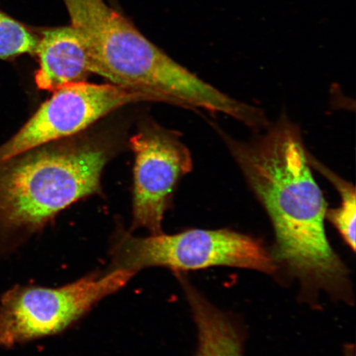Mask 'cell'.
Instances as JSON below:
<instances>
[{
    "label": "cell",
    "instance_id": "7c38bea8",
    "mask_svg": "<svg viewBox=\"0 0 356 356\" xmlns=\"http://www.w3.org/2000/svg\"><path fill=\"white\" fill-rule=\"evenodd\" d=\"M344 356H355V347L353 345H348L345 347Z\"/></svg>",
    "mask_w": 356,
    "mask_h": 356
},
{
    "label": "cell",
    "instance_id": "8992f818",
    "mask_svg": "<svg viewBox=\"0 0 356 356\" xmlns=\"http://www.w3.org/2000/svg\"><path fill=\"white\" fill-rule=\"evenodd\" d=\"M52 92L50 99L24 126L0 146V163L35 147L79 135L123 106L140 102H163L153 93L113 83L74 82Z\"/></svg>",
    "mask_w": 356,
    "mask_h": 356
},
{
    "label": "cell",
    "instance_id": "3957f363",
    "mask_svg": "<svg viewBox=\"0 0 356 356\" xmlns=\"http://www.w3.org/2000/svg\"><path fill=\"white\" fill-rule=\"evenodd\" d=\"M113 152L106 138L76 135L0 163V255L15 251L71 204L99 193Z\"/></svg>",
    "mask_w": 356,
    "mask_h": 356
},
{
    "label": "cell",
    "instance_id": "5b68a950",
    "mask_svg": "<svg viewBox=\"0 0 356 356\" xmlns=\"http://www.w3.org/2000/svg\"><path fill=\"white\" fill-rule=\"evenodd\" d=\"M135 275L111 270L59 288H12L0 300V346L12 348L63 332L97 302L122 289Z\"/></svg>",
    "mask_w": 356,
    "mask_h": 356
},
{
    "label": "cell",
    "instance_id": "8fae6325",
    "mask_svg": "<svg viewBox=\"0 0 356 356\" xmlns=\"http://www.w3.org/2000/svg\"><path fill=\"white\" fill-rule=\"evenodd\" d=\"M38 43V38L25 26L0 11V59L35 54Z\"/></svg>",
    "mask_w": 356,
    "mask_h": 356
},
{
    "label": "cell",
    "instance_id": "30bf717a",
    "mask_svg": "<svg viewBox=\"0 0 356 356\" xmlns=\"http://www.w3.org/2000/svg\"><path fill=\"white\" fill-rule=\"evenodd\" d=\"M312 166L318 168L335 186L341 197L339 207L327 211L326 219L331 222L345 243L355 252L356 193L355 186L325 168L309 154Z\"/></svg>",
    "mask_w": 356,
    "mask_h": 356
},
{
    "label": "cell",
    "instance_id": "277c9868",
    "mask_svg": "<svg viewBox=\"0 0 356 356\" xmlns=\"http://www.w3.org/2000/svg\"><path fill=\"white\" fill-rule=\"evenodd\" d=\"M111 270L136 273L163 266L175 273L229 266L275 275L278 267L259 239L231 229H190L149 237L119 234L111 250Z\"/></svg>",
    "mask_w": 356,
    "mask_h": 356
},
{
    "label": "cell",
    "instance_id": "7a4b0ae2",
    "mask_svg": "<svg viewBox=\"0 0 356 356\" xmlns=\"http://www.w3.org/2000/svg\"><path fill=\"white\" fill-rule=\"evenodd\" d=\"M81 35L92 73L122 88L153 93L168 104L220 113L254 127L261 111L203 81L137 30L104 0H63Z\"/></svg>",
    "mask_w": 356,
    "mask_h": 356
},
{
    "label": "cell",
    "instance_id": "ba28073f",
    "mask_svg": "<svg viewBox=\"0 0 356 356\" xmlns=\"http://www.w3.org/2000/svg\"><path fill=\"white\" fill-rule=\"evenodd\" d=\"M35 54L39 63L35 82L41 90L54 92L65 84L84 81L92 73L86 44L72 26L44 31Z\"/></svg>",
    "mask_w": 356,
    "mask_h": 356
},
{
    "label": "cell",
    "instance_id": "6da1fadb",
    "mask_svg": "<svg viewBox=\"0 0 356 356\" xmlns=\"http://www.w3.org/2000/svg\"><path fill=\"white\" fill-rule=\"evenodd\" d=\"M221 136L270 218L275 234L270 253L278 270L296 279L305 297L325 292L350 304L349 270L327 238V204L299 128L282 118L251 141Z\"/></svg>",
    "mask_w": 356,
    "mask_h": 356
},
{
    "label": "cell",
    "instance_id": "9c48e42d",
    "mask_svg": "<svg viewBox=\"0 0 356 356\" xmlns=\"http://www.w3.org/2000/svg\"><path fill=\"white\" fill-rule=\"evenodd\" d=\"M176 277L197 327L195 356H243L244 333L237 320L213 305L184 273Z\"/></svg>",
    "mask_w": 356,
    "mask_h": 356
},
{
    "label": "cell",
    "instance_id": "52a82bcc",
    "mask_svg": "<svg viewBox=\"0 0 356 356\" xmlns=\"http://www.w3.org/2000/svg\"><path fill=\"white\" fill-rule=\"evenodd\" d=\"M130 143L136 155L132 229L162 234L164 215L178 181L193 169V159L178 133L154 122L144 124Z\"/></svg>",
    "mask_w": 356,
    "mask_h": 356
}]
</instances>
